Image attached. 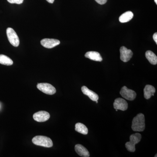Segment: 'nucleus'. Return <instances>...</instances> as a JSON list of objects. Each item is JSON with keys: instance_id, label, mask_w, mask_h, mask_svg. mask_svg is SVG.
Returning <instances> with one entry per match:
<instances>
[{"instance_id": "1", "label": "nucleus", "mask_w": 157, "mask_h": 157, "mask_svg": "<svg viewBox=\"0 0 157 157\" xmlns=\"http://www.w3.org/2000/svg\"><path fill=\"white\" fill-rule=\"evenodd\" d=\"M132 128L135 132H141L145 128V118L143 113H139L133 118Z\"/></svg>"}, {"instance_id": "2", "label": "nucleus", "mask_w": 157, "mask_h": 157, "mask_svg": "<svg viewBox=\"0 0 157 157\" xmlns=\"http://www.w3.org/2000/svg\"><path fill=\"white\" fill-rule=\"evenodd\" d=\"M33 143L38 146L51 147L53 146L52 140L49 137L43 136H37L33 138Z\"/></svg>"}, {"instance_id": "3", "label": "nucleus", "mask_w": 157, "mask_h": 157, "mask_svg": "<svg viewBox=\"0 0 157 157\" xmlns=\"http://www.w3.org/2000/svg\"><path fill=\"white\" fill-rule=\"evenodd\" d=\"M141 135L139 133H135L131 135L130 137V141L127 142L125 147L127 150L132 152L135 151V145L140 141Z\"/></svg>"}, {"instance_id": "4", "label": "nucleus", "mask_w": 157, "mask_h": 157, "mask_svg": "<svg viewBox=\"0 0 157 157\" xmlns=\"http://www.w3.org/2000/svg\"><path fill=\"white\" fill-rule=\"evenodd\" d=\"M7 37L10 43L14 47L19 46L20 41L19 38L16 32L13 29L8 28L6 30Z\"/></svg>"}, {"instance_id": "5", "label": "nucleus", "mask_w": 157, "mask_h": 157, "mask_svg": "<svg viewBox=\"0 0 157 157\" xmlns=\"http://www.w3.org/2000/svg\"><path fill=\"white\" fill-rule=\"evenodd\" d=\"M38 89L46 94L53 95L56 93V89L53 86L48 83H38L37 85Z\"/></svg>"}, {"instance_id": "6", "label": "nucleus", "mask_w": 157, "mask_h": 157, "mask_svg": "<svg viewBox=\"0 0 157 157\" xmlns=\"http://www.w3.org/2000/svg\"><path fill=\"white\" fill-rule=\"evenodd\" d=\"M120 93L123 98L128 101H133L135 100L137 96L135 91L129 89L126 86H124L122 88Z\"/></svg>"}, {"instance_id": "7", "label": "nucleus", "mask_w": 157, "mask_h": 157, "mask_svg": "<svg viewBox=\"0 0 157 157\" xmlns=\"http://www.w3.org/2000/svg\"><path fill=\"white\" fill-rule=\"evenodd\" d=\"M120 59L123 62H128L132 58L133 53L132 50L128 49L125 46H122L120 49Z\"/></svg>"}, {"instance_id": "8", "label": "nucleus", "mask_w": 157, "mask_h": 157, "mask_svg": "<svg viewBox=\"0 0 157 157\" xmlns=\"http://www.w3.org/2000/svg\"><path fill=\"white\" fill-rule=\"evenodd\" d=\"M40 42L43 47L47 48H54L60 43V42L58 39H42Z\"/></svg>"}, {"instance_id": "9", "label": "nucleus", "mask_w": 157, "mask_h": 157, "mask_svg": "<svg viewBox=\"0 0 157 157\" xmlns=\"http://www.w3.org/2000/svg\"><path fill=\"white\" fill-rule=\"evenodd\" d=\"M113 107L115 109L125 111L128 108V104L125 100L121 98L116 99L113 103Z\"/></svg>"}, {"instance_id": "10", "label": "nucleus", "mask_w": 157, "mask_h": 157, "mask_svg": "<svg viewBox=\"0 0 157 157\" xmlns=\"http://www.w3.org/2000/svg\"><path fill=\"white\" fill-rule=\"evenodd\" d=\"M50 117V114L48 112L45 111H40L34 113L33 118L36 121L42 122L48 120Z\"/></svg>"}, {"instance_id": "11", "label": "nucleus", "mask_w": 157, "mask_h": 157, "mask_svg": "<svg viewBox=\"0 0 157 157\" xmlns=\"http://www.w3.org/2000/svg\"><path fill=\"white\" fill-rule=\"evenodd\" d=\"M81 90L84 95L88 96L92 101H98L99 99V96L96 93L89 89L86 86H82L81 88Z\"/></svg>"}, {"instance_id": "12", "label": "nucleus", "mask_w": 157, "mask_h": 157, "mask_svg": "<svg viewBox=\"0 0 157 157\" xmlns=\"http://www.w3.org/2000/svg\"><path fill=\"white\" fill-rule=\"evenodd\" d=\"M75 150L78 155L81 157H90V153L87 149L81 144H77L75 145Z\"/></svg>"}, {"instance_id": "13", "label": "nucleus", "mask_w": 157, "mask_h": 157, "mask_svg": "<svg viewBox=\"0 0 157 157\" xmlns=\"http://www.w3.org/2000/svg\"><path fill=\"white\" fill-rule=\"evenodd\" d=\"M85 56L95 61L101 62L103 60V58L101 54L97 52H88L85 54Z\"/></svg>"}, {"instance_id": "14", "label": "nucleus", "mask_w": 157, "mask_h": 157, "mask_svg": "<svg viewBox=\"0 0 157 157\" xmlns=\"http://www.w3.org/2000/svg\"><path fill=\"white\" fill-rule=\"evenodd\" d=\"M156 90L153 86L150 85H147L144 90V98L147 100H148L152 96L154 95Z\"/></svg>"}, {"instance_id": "15", "label": "nucleus", "mask_w": 157, "mask_h": 157, "mask_svg": "<svg viewBox=\"0 0 157 157\" xmlns=\"http://www.w3.org/2000/svg\"><path fill=\"white\" fill-rule=\"evenodd\" d=\"M134 17V14L132 11H128L122 14L119 17V21L121 23L128 22Z\"/></svg>"}, {"instance_id": "16", "label": "nucleus", "mask_w": 157, "mask_h": 157, "mask_svg": "<svg viewBox=\"0 0 157 157\" xmlns=\"http://www.w3.org/2000/svg\"><path fill=\"white\" fill-rule=\"evenodd\" d=\"M145 56L151 64L156 65L157 63V57L156 55L151 51H147L145 53Z\"/></svg>"}, {"instance_id": "17", "label": "nucleus", "mask_w": 157, "mask_h": 157, "mask_svg": "<svg viewBox=\"0 0 157 157\" xmlns=\"http://www.w3.org/2000/svg\"><path fill=\"white\" fill-rule=\"evenodd\" d=\"M75 131L84 135H86L88 133L87 127L80 123H76L75 125Z\"/></svg>"}, {"instance_id": "18", "label": "nucleus", "mask_w": 157, "mask_h": 157, "mask_svg": "<svg viewBox=\"0 0 157 157\" xmlns=\"http://www.w3.org/2000/svg\"><path fill=\"white\" fill-rule=\"evenodd\" d=\"M0 64L6 66H11L13 64V62L9 57L1 54L0 55Z\"/></svg>"}, {"instance_id": "19", "label": "nucleus", "mask_w": 157, "mask_h": 157, "mask_svg": "<svg viewBox=\"0 0 157 157\" xmlns=\"http://www.w3.org/2000/svg\"><path fill=\"white\" fill-rule=\"evenodd\" d=\"M7 1L11 4H16L20 5L23 2L24 0H7Z\"/></svg>"}, {"instance_id": "20", "label": "nucleus", "mask_w": 157, "mask_h": 157, "mask_svg": "<svg viewBox=\"0 0 157 157\" xmlns=\"http://www.w3.org/2000/svg\"><path fill=\"white\" fill-rule=\"evenodd\" d=\"M95 1L100 5H104L107 2V0H95Z\"/></svg>"}, {"instance_id": "21", "label": "nucleus", "mask_w": 157, "mask_h": 157, "mask_svg": "<svg viewBox=\"0 0 157 157\" xmlns=\"http://www.w3.org/2000/svg\"><path fill=\"white\" fill-rule=\"evenodd\" d=\"M153 38L154 40L155 41V42H156V44H157V33H155L153 35Z\"/></svg>"}, {"instance_id": "22", "label": "nucleus", "mask_w": 157, "mask_h": 157, "mask_svg": "<svg viewBox=\"0 0 157 157\" xmlns=\"http://www.w3.org/2000/svg\"><path fill=\"white\" fill-rule=\"evenodd\" d=\"M48 3H51V4H52L54 2L55 0H46Z\"/></svg>"}, {"instance_id": "23", "label": "nucleus", "mask_w": 157, "mask_h": 157, "mask_svg": "<svg viewBox=\"0 0 157 157\" xmlns=\"http://www.w3.org/2000/svg\"><path fill=\"white\" fill-rule=\"evenodd\" d=\"M155 2L157 4V0H154Z\"/></svg>"}, {"instance_id": "24", "label": "nucleus", "mask_w": 157, "mask_h": 157, "mask_svg": "<svg viewBox=\"0 0 157 157\" xmlns=\"http://www.w3.org/2000/svg\"><path fill=\"white\" fill-rule=\"evenodd\" d=\"M96 103H97V104H98V101H96Z\"/></svg>"}, {"instance_id": "25", "label": "nucleus", "mask_w": 157, "mask_h": 157, "mask_svg": "<svg viewBox=\"0 0 157 157\" xmlns=\"http://www.w3.org/2000/svg\"><path fill=\"white\" fill-rule=\"evenodd\" d=\"M118 109H116V111H117Z\"/></svg>"}]
</instances>
